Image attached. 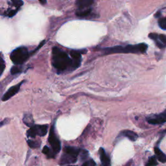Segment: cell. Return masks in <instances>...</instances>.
<instances>
[{
	"label": "cell",
	"mask_w": 166,
	"mask_h": 166,
	"mask_svg": "<svg viewBox=\"0 0 166 166\" xmlns=\"http://www.w3.org/2000/svg\"><path fill=\"white\" fill-rule=\"evenodd\" d=\"M93 3L94 1L92 0H79L76 2V5L79 9H88V7Z\"/></svg>",
	"instance_id": "13"
},
{
	"label": "cell",
	"mask_w": 166,
	"mask_h": 166,
	"mask_svg": "<svg viewBox=\"0 0 166 166\" xmlns=\"http://www.w3.org/2000/svg\"><path fill=\"white\" fill-rule=\"evenodd\" d=\"M68 166H77V165H68Z\"/></svg>",
	"instance_id": "30"
},
{
	"label": "cell",
	"mask_w": 166,
	"mask_h": 166,
	"mask_svg": "<svg viewBox=\"0 0 166 166\" xmlns=\"http://www.w3.org/2000/svg\"><path fill=\"white\" fill-rule=\"evenodd\" d=\"M9 119H4V120H3L2 121L0 122V127H2V126H3V125L7 124L8 123H9Z\"/></svg>",
	"instance_id": "28"
},
{
	"label": "cell",
	"mask_w": 166,
	"mask_h": 166,
	"mask_svg": "<svg viewBox=\"0 0 166 166\" xmlns=\"http://www.w3.org/2000/svg\"><path fill=\"white\" fill-rule=\"evenodd\" d=\"M18 10H19V9H16L15 10H10V11L8 12V16H9V17H13V16H14L16 14V13H17Z\"/></svg>",
	"instance_id": "27"
},
{
	"label": "cell",
	"mask_w": 166,
	"mask_h": 166,
	"mask_svg": "<svg viewBox=\"0 0 166 166\" xmlns=\"http://www.w3.org/2000/svg\"><path fill=\"white\" fill-rule=\"evenodd\" d=\"M40 3L43 4V5H44V4L46 3H47V1H40Z\"/></svg>",
	"instance_id": "29"
},
{
	"label": "cell",
	"mask_w": 166,
	"mask_h": 166,
	"mask_svg": "<svg viewBox=\"0 0 166 166\" xmlns=\"http://www.w3.org/2000/svg\"><path fill=\"white\" fill-rule=\"evenodd\" d=\"M52 64L58 72H64L68 69L73 70V61L66 53L57 47L53 49Z\"/></svg>",
	"instance_id": "1"
},
{
	"label": "cell",
	"mask_w": 166,
	"mask_h": 166,
	"mask_svg": "<svg viewBox=\"0 0 166 166\" xmlns=\"http://www.w3.org/2000/svg\"><path fill=\"white\" fill-rule=\"evenodd\" d=\"M91 12H92V9L90 8L85 9H79L77 12H76V15L79 16V17L84 18L88 16L91 14Z\"/></svg>",
	"instance_id": "17"
},
{
	"label": "cell",
	"mask_w": 166,
	"mask_h": 166,
	"mask_svg": "<svg viewBox=\"0 0 166 166\" xmlns=\"http://www.w3.org/2000/svg\"><path fill=\"white\" fill-rule=\"evenodd\" d=\"M156 158L158 161L162 163H166V154H165L158 147L154 148Z\"/></svg>",
	"instance_id": "14"
},
{
	"label": "cell",
	"mask_w": 166,
	"mask_h": 166,
	"mask_svg": "<svg viewBox=\"0 0 166 166\" xmlns=\"http://www.w3.org/2000/svg\"><path fill=\"white\" fill-rule=\"evenodd\" d=\"M149 37L154 40L159 48H166V35L151 33L149 34Z\"/></svg>",
	"instance_id": "7"
},
{
	"label": "cell",
	"mask_w": 166,
	"mask_h": 166,
	"mask_svg": "<svg viewBox=\"0 0 166 166\" xmlns=\"http://www.w3.org/2000/svg\"><path fill=\"white\" fill-rule=\"evenodd\" d=\"M158 24L160 28L164 30H166V17L160 19L158 21Z\"/></svg>",
	"instance_id": "23"
},
{
	"label": "cell",
	"mask_w": 166,
	"mask_h": 166,
	"mask_svg": "<svg viewBox=\"0 0 166 166\" xmlns=\"http://www.w3.org/2000/svg\"><path fill=\"white\" fill-rule=\"evenodd\" d=\"M77 158H75L70 156L69 154L64 153L61 157L60 163H61V165L67 164H73V163H75L77 162Z\"/></svg>",
	"instance_id": "12"
},
{
	"label": "cell",
	"mask_w": 166,
	"mask_h": 166,
	"mask_svg": "<svg viewBox=\"0 0 166 166\" xmlns=\"http://www.w3.org/2000/svg\"><path fill=\"white\" fill-rule=\"evenodd\" d=\"M121 134L123 135V136L128 138L130 140L133 141L136 140L138 138V136L136 133H135L134 132L131 131V130H124V131L121 132Z\"/></svg>",
	"instance_id": "15"
},
{
	"label": "cell",
	"mask_w": 166,
	"mask_h": 166,
	"mask_svg": "<svg viewBox=\"0 0 166 166\" xmlns=\"http://www.w3.org/2000/svg\"><path fill=\"white\" fill-rule=\"evenodd\" d=\"M147 121L152 125H160L166 122V109L159 114H154L147 118Z\"/></svg>",
	"instance_id": "6"
},
{
	"label": "cell",
	"mask_w": 166,
	"mask_h": 166,
	"mask_svg": "<svg viewBox=\"0 0 166 166\" xmlns=\"http://www.w3.org/2000/svg\"><path fill=\"white\" fill-rule=\"evenodd\" d=\"M80 151L81 149L77 147H66L64 149V153L69 154L70 156L75 158H77V156L79 154Z\"/></svg>",
	"instance_id": "11"
},
{
	"label": "cell",
	"mask_w": 166,
	"mask_h": 166,
	"mask_svg": "<svg viewBox=\"0 0 166 166\" xmlns=\"http://www.w3.org/2000/svg\"><path fill=\"white\" fill-rule=\"evenodd\" d=\"M96 162H94V160L90 159L88 160L84 163V164L82 165V166H96Z\"/></svg>",
	"instance_id": "25"
},
{
	"label": "cell",
	"mask_w": 166,
	"mask_h": 166,
	"mask_svg": "<svg viewBox=\"0 0 166 166\" xmlns=\"http://www.w3.org/2000/svg\"><path fill=\"white\" fill-rule=\"evenodd\" d=\"M48 126L47 125H34L33 127L30 128L27 134L29 137L35 138L36 136H44L48 132Z\"/></svg>",
	"instance_id": "4"
},
{
	"label": "cell",
	"mask_w": 166,
	"mask_h": 166,
	"mask_svg": "<svg viewBox=\"0 0 166 166\" xmlns=\"http://www.w3.org/2000/svg\"><path fill=\"white\" fill-rule=\"evenodd\" d=\"M49 143L52 147L53 151L55 152V154L58 153L60 152L61 149V141L59 140V138H57L56 136V134L55 132V128L54 126H52L50 129V135H49L48 138Z\"/></svg>",
	"instance_id": "5"
},
{
	"label": "cell",
	"mask_w": 166,
	"mask_h": 166,
	"mask_svg": "<svg viewBox=\"0 0 166 166\" xmlns=\"http://www.w3.org/2000/svg\"><path fill=\"white\" fill-rule=\"evenodd\" d=\"M23 121L26 125H28V127H32L34 126V120L32 118V116L31 114H25V116L23 117Z\"/></svg>",
	"instance_id": "16"
},
{
	"label": "cell",
	"mask_w": 166,
	"mask_h": 166,
	"mask_svg": "<svg viewBox=\"0 0 166 166\" xmlns=\"http://www.w3.org/2000/svg\"><path fill=\"white\" fill-rule=\"evenodd\" d=\"M80 153L81 155V158H82L83 160L86 159L88 155V152L86 150H81V149Z\"/></svg>",
	"instance_id": "26"
},
{
	"label": "cell",
	"mask_w": 166,
	"mask_h": 166,
	"mask_svg": "<svg viewBox=\"0 0 166 166\" xmlns=\"http://www.w3.org/2000/svg\"><path fill=\"white\" fill-rule=\"evenodd\" d=\"M23 83H24V81H21V83L16 84L15 86H12L11 88H10L8 90L7 92L3 95V96L2 97L3 101H6L10 99V98L15 96V95L19 92V90H20V87L21 86V84H23Z\"/></svg>",
	"instance_id": "8"
},
{
	"label": "cell",
	"mask_w": 166,
	"mask_h": 166,
	"mask_svg": "<svg viewBox=\"0 0 166 166\" xmlns=\"http://www.w3.org/2000/svg\"><path fill=\"white\" fill-rule=\"evenodd\" d=\"M28 144L30 147L32 148V149L39 148L40 145V143L39 142V141H33V140H28Z\"/></svg>",
	"instance_id": "20"
},
{
	"label": "cell",
	"mask_w": 166,
	"mask_h": 166,
	"mask_svg": "<svg viewBox=\"0 0 166 166\" xmlns=\"http://www.w3.org/2000/svg\"><path fill=\"white\" fill-rule=\"evenodd\" d=\"M12 3L16 7V9H20L23 4V2L22 1H20V0H14V1H12Z\"/></svg>",
	"instance_id": "24"
},
{
	"label": "cell",
	"mask_w": 166,
	"mask_h": 166,
	"mask_svg": "<svg viewBox=\"0 0 166 166\" xmlns=\"http://www.w3.org/2000/svg\"><path fill=\"white\" fill-rule=\"evenodd\" d=\"M148 46L145 43H139L136 45H128L127 46H115L113 48L105 49L107 54L110 53H143L147 50Z\"/></svg>",
	"instance_id": "2"
},
{
	"label": "cell",
	"mask_w": 166,
	"mask_h": 166,
	"mask_svg": "<svg viewBox=\"0 0 166 166\" xmlns=\"http://www.w3.org/2000/svg\"><path fill=\"white\" fill-rule=\"evenodd\" d=\"M29 56L28 48L25 47H19L12 51L10 53V58L14 64L19 66L25 62Z\"/></svg>",
	"instance_id": "3"
},
{
	"label": "cell",
	"mask_w": 166,
	"mask_h": 166,
	"mask_svg": "<svg viewBox=\"0 0 166 166\" xmlns=\"http://www.w3.org/2000/svg\"><path fill=\"white\" fill-rule=\"evenodd\" d=\"M99 154L100 159L102 162L103 166H111L110 165V160L108 155L106 154L105 151L103 148L99 149Z\"/></svg>",
	"instance_id": "10"
},
{
	"label": "cell",
	"mask_w": 166,
	"mask_h": 166,
	"mask_svg": "<svg viewBox=\"0 0 166 166\" xmlns=\"http://www.w3.org/2000/svg\"><path fill=\"white\" fill-rule=\"evenodd\" d=\"M21 70H22L21 67H20L17 66V65H16V66L12 67L11 70H10V73H11L12 75H16L18 74V73H21Z\"/></svg>",
	"instance_id": "21"
},
{
	"label": "cell",
	"mask_w": 166,
	"mask_h": 166,
	"mask_svg": "<svg viewBox=\"0 0 166 166\" xmlns=\"http://www.w3.org/2000/svg\"><path fill=\"white\" fill-rule=\"evenodd\" d=\"M5 68V63L3 57L0 55V76L3 73Z\"/></svg>",
	"instance_id": "22"
},
{
	"label": "cell",
	"mask_w": 166,
	"mask_h": 166,
	"mask_svg": "<svg viewBox=\"0 0 166 166\" xmlns=\"http://www.w3.org/2000/svg\"><path fill=\"white\" fill-rule=\"evenodd\" d=\"M73 61V70L77 69L80 66L81 61V54L78 51H72L70 53Z\"/></svg>",
	"instance_id": "9"
},
{
	"label": "cell",
	"mask_w": 166,
	"mask_h": 166,
	"mask_svg": "<svg viewBox=\"0 0 166 166\" xmlns=\"http://www.w3.org/2000/svg\"><path fill=\"white\" fill-rule=\"evenodd\" d=\"M42 152L45 155H46L49 158H51L55 157V152L51 151V149L47 146L43 147V148L42 149Z\"/></svg>",
	"instance_id": "18"
},
{
	"label": "cell",
	"mask_w": 166,
	"mask_h": 166,
	"mask_svg": "<svg viewBox=\"0 0 166 166\" xmlns=\"http://www.w3.org/2000/svg\"><path fill=\"white\" fill-rule=\"evenodd\" d=\"M158 165L157 159L155 156H151L147 162L145 166H156Z\"/></svg>",
	"instance_id": "19"
}]
</instances>
